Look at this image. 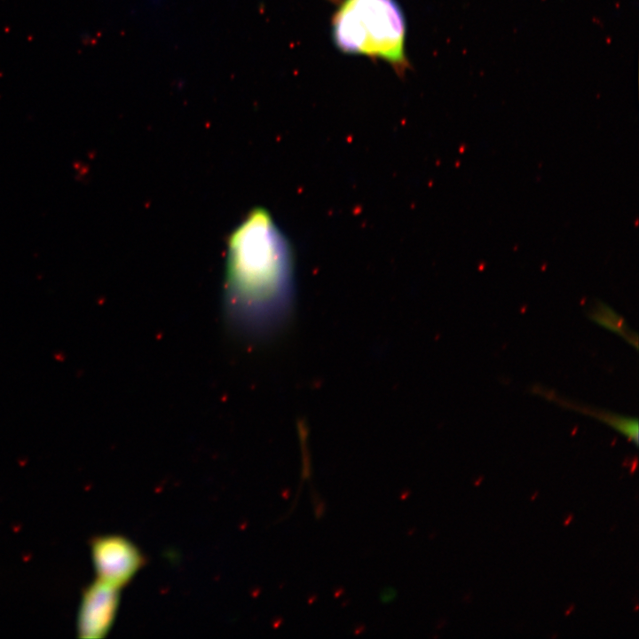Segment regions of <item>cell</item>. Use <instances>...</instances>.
Returning a JSON list of instances; mask_svg holds the SVG:
<instances>
[{
	"instance_id": "1",
	"label": "cell",
	"mask_w": 639,
	"mask_h": 639,
	"mask_svg": "<svg viewBox=\"0 0 639 639\" xmlns=\"http://www.w3.org/2000/svg\"><path fill=\"white\" fill-rule=\"evenodd\" d=\"M290 246L271 215L250 212L229 238L225 307L241 333L262 335L288 312L293 294Z\"/></svg>"
},
{
	"instance_id": "2",
	"label": "cell",
	"mask_w": 639,
	"mask_h": 639,
	"mask_svg": "<svg viewBox=\"0 0 639 639\" xmlns=\"http://www.w3.org/2000/svg\"><path fill=\"white\" fill-rule=\"evenodd\" d=\"M406 34L397 0H343L332 19L333 40L341 51L383 59L398 75L409 67Z\"/></svg>"
},
{
	"instance_id": "3",
	"label": "cell",
	"mask_w": 639,
	"mask_h": 639,
	"mask_svg": "<svg viewBox=\"0 0 639 639\" xmlns=\"http://www.w3.org/2000/svg\"><path fill=\"white\" fill-rule=\"evenodd\" d=\"M91 554L98 580L118 588L126 585L145 562L132 542L117 535L94 539Z\"/></svg>"
},
{
	"instance_id": "4",
	"label": "cell",
	"mask_w": 639,
	"mask_h": 639,
	"mask_svg": "<svg viewBox=\"0 0 639 639\" xmlns=\"http://www.w3.org/2000/svg\"><path fill=\"white\" fill-rule=\"evenodd\" d=\"M119 589L99 580L84 589L77 618L80 638L99 639L106 635L117 611Z\"/></svg>"
},
{
	"instance_id": "5",
	"label": "cell",
	"mask_w": 639,
	"mask_h": 639,
	"mask_svg": "<svg viewBox=\"0 0 639 639\" xmlns=\"http://www.w3.org/2000/svg\"><path fill=\"white\" fill-rule=\"evenodd\" d=\"M590 317L594 321L604 327L626 337L627 333L624 327V320L619 319V315L612 312L610 308L602 305L600 309L594 312Z\"/></svg>"
}]
</instances>
